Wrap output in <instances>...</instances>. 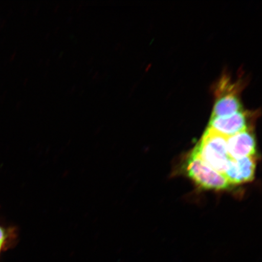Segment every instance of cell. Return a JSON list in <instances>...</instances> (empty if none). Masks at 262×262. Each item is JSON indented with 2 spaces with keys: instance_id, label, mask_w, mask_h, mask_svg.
Returning <instances> with one entry per match:
<instances>
[{
  "instance_id": "obj_3",
  "label": "cell",
  "mask_w": 262,
  "mask_h": 262,
  "mask_svg": "<svg viewBox=\"0 0 262 262\" xmlns=\"http://www.w3.org/2000/svg\"><path fill=\"white\" fill-rule=\"evenodd\" d=\"M240 88L238 83H232L228 77L222 78L215 91L211 117L228 116L244 110L239 96Z\"/></svg>"
},
{
  "instance_id": "obj_8",
  "label": "cell",
  "mask_w": 262,
  "mask_h": 262,
  "mask_svg": "<svg viewBox=\"0 0 262 262\" xmlns=\"http://www.w3.org/2000/svg\"><path fill=\"white\" fill-rule=\"evenodd\" d=\"M3 245H4L0 244V251H1L3 247Z\"/></svg>"
},
{
  "instance_id": "obj_2",
  "label": "cell",
  "mask_w": 262,
  "mask_h": 262,
  "mask_svg": "<svg viewBox=\"0 0 262 262\" xmlns=\"http://www.w3.org/2000/svg\"><path fill=\"white\" fill-rule=\"evenodd\" d=\"M186 171L196 185L205 189L219 191L231 186L224 175L212 169L193 152L186 162Z\"/></svg>"
},
{
  "instance_id": "obj_5",
  "label": "cell",
  "mask_w": 262,
  "mask_h": 262,
  "mask_svg": "<svg viewBox=\"0 0 262 262\" xmlns=\"http://www.w3.org/2000/svg\"><path fill=\"white\" fill-rule=\"evenodd\" d=\"M255 168L256 159L255 156L238 159L231 158L224 176L231 186L240 185L253 180Z\"/></svg>"
},
{
  "instance_id": "obj_4",
  "label": "cell",
  "mask_w": 262,
  "mask_h": 262,
  "mask_svg": "<svg viewBox=\"0 0 262 262\" xmlns=\"http://www.w3.org/2000/svg\"><path fill=\"white\" fill-rule=\"evenodd\" d=\"M252 117L251 113L242 110L228 116L211 117L208 127L229 137L249 129V120Z\"/></svg>"
},
{
  "instance_id": "obj_1",
  "label": "cell",
  "mask_w": 262,
  "mask_h": 262,
  "mask_svg": "<svg viewBox=\"0 0 262 262\" xmlns=\"http://www.w3.org/2000/svg\"><path fill=\"white\" fill-rule=\"evenodd\" d=\"M227 139V137L208 127L192 152L212 169L224 175L231 159Z\"/></svg>"
},
{
  "instance_id": "obj_6",
  "label": "cell",
  "mask_w": 262,
  "mask_h": 262,
  "mask_svg": "<svg viewBox=\"0 0 262 262\" xmlns=\"http://www.w3.org/2000/svg\"><path fill=\"white\" fill-rule=\"evenodd\" d=\"M228 152L231 159L255 156L257 150L256 140L251 130L248 129L228 137Z\"/></svg>"
},
{
  "instance_id": "obj_7",
  "label": "cell",
  "mask_w": 262,
  "mask_h": 262,
  "mask_svg": "<svg viewBox=\"0 0 262 262\" xmlns=\"http://www.w3.org/2000/svg\"><path fill=\"white\" fill-rule=\"evenodd\" d=\"M6 238H7V234L5 229L0 227V244L4 245Z\"/></svg>"
}]
</instances>
